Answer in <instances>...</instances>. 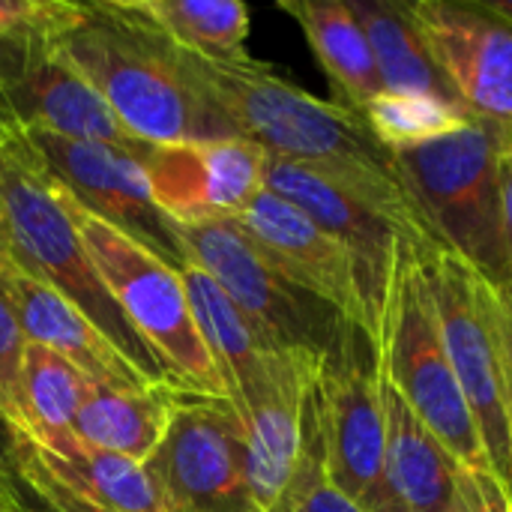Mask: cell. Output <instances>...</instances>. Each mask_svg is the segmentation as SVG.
Listing matches in <instances>:
<instances>
[{
  "mask_svg": "<svg viewBox=\"0 0 512 512\" xmlns=\"http://www.w3.org/2000/svg\"><path fill=\"white\" fill-rule=\"evenodd\" d=\"M279 512H366L357 501H351L327 474V456H324V438H321V417L318 402L309 423L306 453L300 462V471L282 501Z\"/></svg>",
  "mask_w": 512,
  "mask_h": 512,
  "instance_id": "4316f807",
  "label": "cell"
},
{
  "mask_svg": "<svg viewBox=\"0 0 512 512\" xmlns=\"http://www.w3.org/2000/svg\"><path fill=\"white\" fill-rule=\"evenodd\" d=\"M9 450H12V435L0 420V465H9Z\"/></svg>",
  "mask_w": 512,
  "mask_h": 512,
  "instance_id": "e575fe53",
  "label": "cell"
},
{
  "mask_svg": "<svg viewBox=\"0 0 512 512\" xmlns=\"http://www.w3.org/2000/svg\"><path fill=\"white\" fill-rule=\"evenodd\" d=\"M0 294L12 306L27 342L42 345L78 366L96 387H147L150 381L123 351L60 291L24 273L9 258L0 261ZM156 387V384H150Z\"/></svg>",
  "mask_w": 512,
  "mask_h": 512,
  "instance_id": "ac0fdd59",
  "label": "cell"
},
{
  "mask_svg": "<svg viewBox=\"0 0 512 512\" xmlns=\"http://www.w3.org/2000/svg\"><path fill=\"white\" fill-rule=\"evenodd\" d=\"M9 468L45 512H162L144 465L93 450L75 435L63 441H12Z\"/></svg>",
  "mask_w": 512,
  "mask_h": 512,
  "instance_id": "9a60e30c",
  "label": "cell"
},
{
  "mask_svg": "<svg viewBox=\"0 0 512 512\" xmlns=\"http://www.w3.org/2000/svg\"><path fill=\"white\" fill-rule=\"evenodd\" d=\"M0 222L6 258L33 279L75 303L156 387H171L168 372L129 327L108 294L75 222L66 189L48 174L27 129L0 102Z\"/></svg>",
  "mask_w": 512,
  "mask_h": 512,
  "instance_id": "3957f363",
  "label": "cell"
},
{
  "mask_svg": "<svg viewBox=\"0 0 512 512\" xmlns=\"http://www.w3.org/2000/svg\"><path fill=\"white\" fill-rule=\"evenodd\" d=\"M432 291L441 339L477 420L495 477L512 495V414L501 339L489 309V282L456 252L417 249Z\"/></svg>",
  "mask_w": 512,
  "mask_h": 512,
  "instance_id": "9c48e42d",
  "label": "cell"
},
{
  "mask_svg": "<svg viewBox=\"0 0 512 512\" xmlns=\"http://www.w3.org/2000/svg\"><path fill=\"white\" fill-rule=\"evenodd\" d=\"M156 204L177 225L237 219L261 192L267 153L240 135L186 144H144Z\"/></svg>",
  "mask_w": 512,
  "mask_h": 512,
  "instance_id": "5bb4252c",
  "label": "cell"
},
{
  "mask_svg": "<svg viewBox=\"0 0 512 512\" xmlns=\"http://www.w3.org/2000/svg\"><path fill=\"white\" fill-rule=\"evenodd\" d=\"M93 381L60 354L27 342L21 360V399L27 435L63 441L75 435V420Z\"/></svg>",
  "mask_w": 512,
  "mask_h": 512,
  "instance_id": "d4e9b609",
  "label": "cell"
},
{
  "mask_svg": "<svg viewBox=\"0 0 512 512\" xmlns=\"http://www.w3.org/2000/svg\"><path fill=\"white\" fill-rule=\"evenodd\" d=\"M489 309L495 318V330L501 339L504 354V375H507V396L512 414V282L510 285H489Z\"/></svg>",
  "mask_w": 512,
  "mask_h": 512,
  "instance_id": "4dcf8cb0",
  "label": "cell"
},
{
  "mask_svg": "<svg viewBox=\"0 0 512 512\" xmlns=\"http://www.w3.org/2000/svg\"><path fill=\"white\" fill-rule=\"evenodd\" d=\"M75 222L84 246L120 306L129 327L144 339L168 372L177 393L228 402L222 375L201 339L183 273L117 228L84 213L75 201Z\"/></svg>",
  "mask_w": 512,
  "mask_h": 512,
  "instance_id": "8992f818",
  "label": "cell"
},
{
  "mask_svg": "<svg viewBox=\"0 0 512 512\" xmlns=\"http://www.w3.org/2000/svg\"><path fill=\"white\" fill-rule=\"evenodd\" d=\"M177 390L171 387H90L75 420V438L93 450L147 465L168 435Z\"/></svg>",
  "mask_w": 512,
  "mask_h": 512,
  "instance_id": "603a6c76",
  "label": "cell"
},
{
  "mask_svg": "<svg viewBox=\"0 0 512 512\" xmlns=\"http://www.w3.org/2000/svg\"><path fill=\"white\" fill-rule=\"evenodd\" d=\"M189 264L201 267L234 306L282 351L318 363L348 318L288 276L237 219L180 225Z\"/></svg>",
  "mask_w": 512,
  "mask_h": 512,
  "instance_id": "52a82bcc",
  "label": "cell"
},
{
  "mask_svg": "<svg viewBox=\"0 0 512 512\" xmlns=\"http://www.w3.org/2000/svg\"><path fill=\"white\" fill-rule=\"evenodd\" d=\"M27 135L48 174L84 213L132 237L174 270L189 264L180 225L153 198V186L141 159L144 144L114 147L33 129H27Z\"/></svg>",
  "mask_w": 512,
  "mask_h": 512,
  "instance_id": "30bf717a",
  "label": "cell"
},
{
  "mask_svg": "<svg viewBox=\"0 0 512 512\" xmlns=\"http://www.w3.org/2000/svg\"><path fill=\"white\" fill-rule=\"evenodd\" d=\"M3 261V258H0ZM24 333L6 297L0 294V420L9 429L12 441L27 435L24 399H21V360H24Z\"/></svg>",
  "mask_w": 512,
  "mask_h": 512,
  "instance_id": "83f0119b",
  "label": "cell"
},
{
  "mask_svg": "<svg viewBox=\"0 0 512 512\" xmlns=\"http://www.w3.org/2000/svg\"><path fill=\"white\" fill-rule=\"evenodd\" d=\"M501 129L471 120L441 138L390 150L393 165L441 249L465 258L489 285H510L501 234Z\"/></svg>",
  "mask_w": 512,
  "mask_h": 512,
  "instance_id": "277c9868",
  "label": "cell"
},
{
  "mask_svg": "<svg viewBox=\"0 0 512 512\" xmlns=\"http://www.w3.org/2000/svg\"><path fill=\"white\" fill-rule=\"evenodd\" d=\"M75 6L57 0H0V42L27 30H57Z\"/></svg>",
  "mask_w": 512,
  "mask_h": 512,
  "instance_id": "f1b7e54d",
  "label": "cell"
},
{
  "mask_svg": "<svg viewBox=\"0 0 512 512\" xmlns=\"http://www.w3.org/2000/svg\"><path fill=\"white\" fill-rule=\"evenodd\" d=\"M264 189L300 207L321 231H327L336 243L345 246L357 267L369 330L381 345L384 333V312L390 297V282L396 270L399 243L405 234L375 207L366 201L342 192L339 186L327 183L324 177L282 159L267 156Z\"/></svg>",
  "mask_w": 512,
  "mask_h": 512,
  "instance_id": "2e32d148",
  "label": "cell"
},
{
  "mask_svg": "<svg viewBox=\"0 0 512 512\" xmlns=\"http://www.w3.org/2000/svg\"><path fill=\"white\" fill-rule=\"evenodd\" d=\"M450 87L468 117L507 135L512 147V21L489 0H411Z\"/></svg>",
  "mask_w": 512,
  "mask_h": 512,
  "instance_id": "4fadbf2b",
  "label": "cell"
},
{
  "mask_svg": "<svg viewBox=\"0 0 512 512\" xmlns=\"http://www.w3.org/2000/svg\"><path fill=\"white\" fill-rule=\"evenodd\" d=\"M12 492H15V474L9 465H0V512H9Z\"/></svg>",
  "mask_w": 512,
  "mask_h": 512,
  "instance_id": "d6a6232c",
  "label": "cell"
},
{
  "mask_svg": "<svg viewBox=\"0 0 512 512\" xmlns=\"http://www.w3.org/2000/svg\"><path fill=\"white\" fill-rule=\"evenodd\" d=\"M315 402L330 480L366 512H399L387 492V411L378 339L348 321L339 342L318 360Z\"/></svg>",
  "mask_w": 512,
  "mask_h": 512,
  "instance_id": "ba28073f",
  "label": "cell"
},
{
  "mask_svg": "<svg viewBox=\"0 0 512 512\" xmlns=\"http://www.w3.org/2000/svg\"><path fill=\"white\" fill-rule=\"evenodd\" d=\"M144 468L162 512H264L249 489L231 402L180 393L168 435Z\"/></svg>",
  "mask_w": 512,
  "mask_h": 512,
  "instance_id": "8fae6325",
  "label": "cell"
},
{
  "mask_svg": "<svg viewBox=\"0 0 512 512\" xmlns=\"http://www.w3.org/2000/svg\"><path fill=\"white\" fill-rule=\"evenodd\" d=\"M348 3L369 36L384 93L426 96L462 108L423 27L414 18L411 0H348Z\"/></svg>",
  "mask_w": 512,
  "mask_h": 512,
  "instance_id": "7402d4cb",
  "label": "cell"
},
{
  "mask_svg": "<svg viewBox=\"0 0 512 512\" xmlns=\"http://www.w3.org/2000/svg\"><path fill=\"white\" fill-rule=\"evenodd\" d=\"M177 54L186 75L237 135L255 141L270 159L294 162L366 201L417 249L438 246L393 165L390 147L375 138L363 114L300 90L252 57L219 63L180 48Z\"/></svg>",
  "mask_w": 512,
  "mask_h": 512,
  "instance_id": "6da1fadb",
  "label": "cell"
},
{
  "mask_svg": "<svg viewBox=\"0 0 512 512\" xmlns=\"http://www.w3.org/2000/svg\"><path fill=\"white\" fill-rule=\"evenodd\" d=\"M54 30H27L0 42V102L33 132L114 147H141L102 96L54 48Z\"/></svg>",
  "mask_w": 512,
  "mask_h": 512,
  "instance_id": "7c38bea8",
  "label": "cell"
},
{
  "mask_svg": "<svg viewBox=\"0 0 512 512\" xmlns=\"http://www.w3.org/2000/svg\"><path fill=\"white\" fill-rule=\"evenodd\" d=\"M237 222L306 291L330 303L348 321H357L369 330V315L351 255L300 207L264 189L237 216Z\"/></svg>",
  "mask_w": 512,
  "mask_h": 512,
  "instance_id": "e0dca14e",
  "label": "cell"
},
{
  "mask_svg": "<svg viewBox=\"0 0 512 512\" xmlns=\"http://www.w3.org/2000/svg\"><path fill=\"white\" fill-rule=\"evenodd\" d=\"M453 512H512V495L495 474L465 471L462 498Z\"/></svg>",
  "mask_w": 512,
  "mask_h": 512,
  "instance_id": "f546056e",
  "label": "cell"
},
{
  "mask_svg": "<svg viewBox=\"0 0 512 512\" xmlns=\"http://www.w3.org/2000/svg\"><path fill=\"white\" fill-rule=\"evenodd\" d=\"M381 363L390 387L465 471L495 474L477 420L447 357L426 270L411 240H402L396 255L381 333Z\"/></svg>",
  "mask_w": 512,
  "mask_h": 512,
  "instance_id": "5b68a950",
  "label": "cell"
},
{
  "mask_svg": "<svg viewBox=\"0 0 512 512\" xmlns=\"http://www.w3.org/2000/svg\"><path fill=\"white\" fill-rule=\"evenodd\" d=\"M168 45L219 63L249 60V9L240 0H108Z\"/></svg>",
  "mask_w": 512,
  "mask_h": 512,
  "instance_id": "cb8c5ba5",
  "label": "cell"
},
{
  "mask_svg": "<svg viewBox=\"0 0 512 512\" xmlns=\"http://www.w3.org/2000/svg\"><path fill=\"white\" fill-rule=\"evenodd\" d=\"M363 117L369 129L375 132V138L390 150L441 138L474 120L462 108H453L426 96H402V93H381L363 111Z\"/></svg>",
  "mask_w": 512,
  "mask_h": 512,
  "instance_id": "484cf974",
  "label": "cell"
},
{
  "mask_svg": "<svg viewBox=\"0 0 512 512\" xmlns=\"http://www.w3.org/2000/svg\"><path fill=\"white\" fill-rule=\"evenodd\" d=\"M51 39L102 96L120 126L141 144H186L237 135L186 75L177 48L144 24L120 15L108 0L78 3Z\"/></svg>",
  "mask_w": 512,
  "mask_h": 512,
  "instance_id": "7a4b0ae2",
  "label": "cell"
},
{
  "mask_svg": "<svg viewBox=\"0 0 512 512\" xmlns=\"http://www.w3.org/2000/svg\"><path fill=\"white\" fill-rule=\"evenodd\" d=\"M489 3H492V6H495L501 15H504V18H510L512 21V0H489Z\"/></svg>",
  "mask_w": 512,
  "mask_h": 512,
  "instance_id": "d590c367",
  "label": "cell"
},
{
  "mask_svg": "<svg viewBox=\"0 0 512 512\" xmlns=\"http://www.w3.org/2000/svg\"><path fill=\"white\" fill-rule=\"evenodd\" d=\"M387 453L384 480L399 512H453L462 498L465 468L405 405L384 378Z\"/></svg>",
  "mask_w": 512,
  "mask_h": 512,
  "instance_id": "ffe728a7",
  "label": "cell"
},
{
  "mask_svg": "<svg viewBox=\"0 0 512 512\" xmlns=\"http://www.w3.org/2000/svg\"><path fill=\"white\" fill-rule=\"evenodd\" d=\"M279 9L291 15L315 60L321 63L333 102L363 114L381 93V75L369 36L348 0H279Z\"/></svg>",
  "mask_w": 512,
  "mask_h": 512,
  "instance_id": "44dd1931",
  "label": "cell"
},
{
  "mask_svg": "<svg viewBox=\"0 0 512 512\" xmlns=\"http://www.w3.org/2000/svg\"><path fill=\"white\" fill-rule=\"evenodd\" d=\"M0 258H6V240H3V222H0Z\"/></svg>",
  "mask_w": 512,
  "mask_h": 512,
  "instance_id": "8d00e7d4",
  "label": "cell"
},
{
  "mask_svg": "<svg viewBox=\"0 0 512 512\" xmlns=\"http://www.w3.org/2000/svg\"><path fill=\"white\" fill-rule=\"evenodd\" d=\"M501 234L512 279V147L501 153Z\"/></svg>",
  "mask_w": 512,
  "mask_h": 512,
  "instance_id": "1f68e13d",
  "label": "cell"
},
{
  "mask_svg": "<svg viewBox=\"0 0 512 512\" xmlns=\"http://www.w3.org/2000/svg\"><path fill=\"white\" fill-rule=\"evenodd\" d=\"M9 512H42L39 507L27 504V498L21 495V486H18V480H15V492H12V498H9Z\"/></svg>",
  "mask_w": 512,
  "mask_h": 512,
  "instance_id": "836d02e7",
  "label": "cell"
},
{
  "mask_svg": "<svg viewBox=\"0 0 512 512\" xmlns=\"http://www.w3.org/2000/svg\"><path fill=\"white\" fill-rule=\"evenodd\" d=\"M180 273L186 282V294H189L201 339L222 375L228 402L240 420L303 357L288 354L279 345H273L201 267L186 264Z\"/></svg>",
  "mask_w": 512,
  "mask_h": 512,
  "instance_id": "d6986e66",
  "label": "cell"
}]
</instances>
